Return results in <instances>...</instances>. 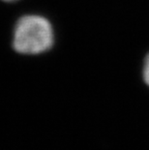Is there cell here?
I'll return each mask as SVG.
<instances>
[{
	"instance_id": "obj_2",
	"label": "cell",
	"mask_w": 149,
	"mask_h": 150,
	"mask_svg": "<svg viewBox=\"0 0 149 150\" xmlns=\"http://www.w3.org/2000/svg\"><path fill=\"white\" fill-rule=\"evenodd\" d=\"M142 76H143L144 82L149 86V53L144 59L143 69H142Z\"/></svg>"
},
{
	"instance_id": "obj_1",
	"label": "cell",
	"mask_w": 149,
	"mask_h": 150,
	"mask_svg": "<svg viewBox=\"0 0 149 150\" xmlns=\"http://www.w3.org/2000/svg\"><path fill=\"white\" fill-rule=\"evenodd\" d=\"M54 43L52 25L46 18L27 15L16 23L13 47L23 54H39L49 50Z\"/></svg>"
},
{
	"instance_id": "obj_3",
	"label": "cell",
	"mask_w": 149,
	"mask_h": 150,
	"mask_svg": "<svg viewBox=\"0 0 149 150\" xmlns=\"http://www.w3.org/2000/svg\"><path fill=\"white\" fill-rule=\"evenodd\" d=\"M3 1H6V2H14V1H17V0H3Z\"/></svg>"
}]
</instances>
